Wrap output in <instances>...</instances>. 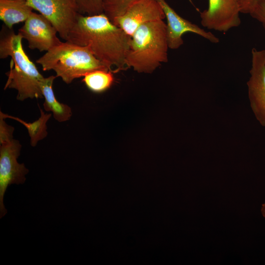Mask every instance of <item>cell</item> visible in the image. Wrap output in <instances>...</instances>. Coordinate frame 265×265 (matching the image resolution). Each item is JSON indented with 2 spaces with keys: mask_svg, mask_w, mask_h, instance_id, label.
I'll return each mask as SVG.
<instances>
[{
  "mask_svg": "<svg viewBox=\"0 0 265 265\" xmlns=\"http://www.w3.org/2000/svg\"><path fill=\"white\" fill-rule=\"evenodd\" d=\"M131 36L104 13L87 16L79 13L66 41L87 47L109 71L127 68L126 58Z\"/></svg>",
  "mask_w": 265,
  "mask_h": 265,
  "instance_id": "6da1fadb",
  "label": "cell"
},
{
  "mask_svg": "<svg viewBox=\"0 0 265 265\" xmlns=\"http://www.w3.org/2000/svg\"><path fill=\"white\" fill-rule=\"evenodd\" d=\"M22 39L19 33L12 30L0 38V58H11L10 70L5 73L8 78L4 89L16 90V98L21 101L43 98L41 83L44 77L25 52Z\"/></svg>",
  "mask_w": 265,
  "mask_h": 265,
  "instance_id": "7a4b0ae2",
  "label": "cell"
},
{
  "mask_svg": "<svg viewBox=\"0 0 265 265\" xmlns=\"http://www.w3.org/2000/svg\"><path fill=\"white\" fill-rule=\"evenodd\" d=\"M168 49L163 20L143 24L131 36L126 66L138 73H152L168 61Z\"/></svg>",
  "mask_w": 265,
  "mask_h": 265,
  "instance_id": "3957f363",
  "label": "cell"
},
{
  "mask_svg": "<svg viewBox=\"0 0 265 265\" xmlns=\"http://www.w3.org/2000/svg\"><path fill=\"white\" fill-rule=\"evenodd\" d=\"M36 62L43 71H54L56 77L67 84L95 70L109 71L87 47L68 41L61 42Z\"/></svg>",
  "mask_w": 265,
  "mask_h": 265,
  "instance_id": "277c9868",
  "label": "cell"
},
{
  "mask_svg": "<svg viewBox=\"0 0 265 265\" xmlns=\"http://www.w3.org/2000/svg\"><path fill=\"white\" fill-rule=\"evenodd\" d=\"M21 148L20 142L14 138L0 142V218L7 213L3 197L7 187L12 184H23L29 172L24 163H19L17 161Z\"/></svg>",
  "mask_w": 265,
  "mask_h": 265,
  "instance_id": "5b68a950",
  "label": "cell"
},
{
  "mask_svg": "<svg viewBox=\"0 0 265 265\" xmlns=\"http://www.w3.org/2000/svg\"><path fill=\"white\" fill-rule=\"evenodd\" d=\"M33 9L47 18L66 41L79 14L75 0H26Z\"/></svg>",
  "mask_w": 265,
  "mask_h": 265,
  "instance_id": "8992f818",
  "label": "cell"
},
{
  "mask_svg": "<svg viewBox=\"0 0 265 265\" xmlns=\"http://www.w3.org/2000/svg\"><path fill=\"white\" fill-rule=\"evenodd\" d=\"M208 7L200 12L202 25L209 29L227 32L239 26L241 13L238 0H208Z\"/></svg>",
  "mask_w": 265,
  "mask_h": 265,
  "instance_id": "52a82bcc",
  "label": "cell"
},
{
  "mask_svg": "<svg viewBox=\"0 0 265 265\" xmlns=\"http://www.w3.org/2000/svg\"><path fill=\"white\" fill-rule=\"evenodd\" d=\"M18 33L27 41L29 49L40 52H47L61 42L51 22L43 15L33 12L19 29Z\"/></svg>",
  "mask_w": 265,
  "mask_h": 265,
  "instance_id": "ba28073f",
  "label": "cell"
},
{
  "mask_svg": "<svg viewBox=\"0 0 265 265\" xmlns=\"http://www.w3.org/2000/svg\"><path fill=\"white\" fill-rule=\"evenodd\" d=\"M249 72L247 84L251 107L258 121L265 127V49H252Z\"/></svg>",
  "mask_w": 265,
  "mask_h": 265,
  "instance_id": "9c48e42d",
  "label": "cell"
},
{
  "mask_svg": "<svg viewBox=\"0 0 265 265\" xmlns=\"http://www.w3.org/2000/svg\"><path fill=\"white\" fill-rule=\"evenodd\" d=\"M162 7L166 19V31L169 49L176 50L183 44V35L192 32L213 43L219 42L218 37L210 31H207L198 25L180 16L165 0H156Z\"/></svg>",
  "mask_w": 265,
  "mask_h": 265,
  "instance_id": "30bf717a",
  "label": "cell"
},
{
  "mask_svg": "<svg viewBox=\"0 0 265 265\" xmlns=\"http://www.w3.org/2000/svg\"><path fill=\"white\" fill-rule=\"evenodd\" d=\"M164 18L163 9L156 0H140L112 22L131 36L143 24Z\"/></svg>",
  "mask_w": 265,
  "mask_h": 265,
  "instance_id": "8fae6325",
  "label": "cell"
},
{
  "mask_svg": "<svg viewBox=\"0 0 265 265\" xmlns=\"http://www.w3.org/2000/svg\"><path fill=\"white\" fill-rule=\"evenodd\" d=\"M56 76L44 78L41 83V90L45 101L43 107L45 111H51L53 117L58 122L69 120L72 115L71 108L66 104L59 102L56 99L53 85Z\"/></svg>",
  "mask_w": 265,
  "mask_h": 265,
  "instance_id": "7c38bea8",
  "label": "cell"
},
{
  "mask_svg": "<svg viewBox=\"0 0 265 265\" xmlns=\"http://www.w3.org/2000/svg\"><path fill=\"white\" fill-rule=\"evenodd\" d=\"M26 0H0V19L9 29L25 22L32 12Z\"/></svg>",
  "mask_w": 265,
  "mask_h": 265,
  "instance_id": "4fadbf2b",
  "label": "cell"
},
{
  "mask_svg": "<svg viewBox=\"0 0 265 265\" xmlns=\"http://www.w3.org/2000/svg\"><path fill=\"white\" fill-rule=\"evenodd\" d=\"M40 117L32 123L26 122L18 117L5 114L1 111L0 113L5 119H12L23 125L27 130L30 137V145L34 147L39 141L47 136L48 134L47 123L52 115L51 113H45L41 108H40Z\"/></svg>",
  "mask_w": 265,
  "mask_h": 265,
  "instance_id": "5bb4252c",
  "label": "cell"
},
{
  "mask_svg": "<svg viewBox=\"0 0 265 265\" xmlns=\"http://www.w3.org/2000/svg\"><path fill=\"white\" fill-rule=\"evenodd\" d=\"M110 71L98 70L87 74L82 81L87 88L95 93L103 92L112 85L114 77Z\"/></svg>",
  "mask_w": 265,
  "mask_h": 265,
  "instance_id": "9a60e30c",
  "label": "cell"
},
{
  "mask_svg": "<svg viewBox=\"0 0 265 265\" xmlns=\"http://www.w3.org/2000/svg\"><path fill=\"white\" fill-rule=\"evenodd\" d=\"M140 0H104V13L112 22L123 15L133 4Z\"/></svg>",
  "mask_w": 265,
  "mask_h": 265,
  "instance_id": "2e32d148",
  "label": "cell"
},
{
  "mask_svg": "<svg viewBox=\"0 0 265 265\" xmlns=\"http://www.w3.org/2000/svg\"><path fill=\"white\" fill-rule=\"evenodd\" d=\"M79 13L83 15H94L104 13V0H75Z\"/></svg>",
  "mask_w": 265,
  "mask_h": 265,
  "instance_id": "e0dca14e",
  "label": "cell"
},
{
  "mask_svg": "<svg viewBox=\"0 0 265 265\" xmlns=\"http://www.w3.org/2000/svg\"><path fill=\"white\" fill-rule=\"evenodd\" d=\"M249 14L261 24L265 31V0L257 3Z\"/></svg>",
  "mask_w": 265,
  "mask_h": 265,
  "instance_id": "ac0fdd59",
  "label": "cell"
},
{
  "mask_svg": "<svg viewBox=\"0 0 265 265\" xmlns=\"http://www.w3.org/2000/svg\"><path fill=\"white\" fill-rule=\"evenodd\" d=\"M4 119L2 114L0 113V142L13 138L14 128L8 125Z\"/></svg>",
  "mask_w": 265,
  "mask_h": 265,
  "instance_id": "d6986e66",
  "label": "cell"
},
{
  "mask_svg": "<svg viewBox=\"0 0 265 265\" xmlns=\"http://www.w3.org/2000/svg\"><path fill=\"white\" fill-rule=\"evenodd\" d=\"M265 0H238L241 13L248 14L258 2Z\"/></svg>",
  "mask_w": 265,
  "mask_h": 265,
  "instance_id": "ffe728a7",
  "label": "cell"
},
{
  "mask_svg": "<svg viewBox=\"0 0 265 265\" xmlns=\"http://www.w3.org/2000/svg\"><path fill=\"white\" fill-rule=\"evenodd\" d=\"M261 212L263 216L265 218V203L262 204L261 208Z\"/></svg>",
  "mask_w": 265,
  "mask_h": 265,
  "instance_id": "44dd1931",
  "label": "cell"
},
{
  "mask_svg": "<svg viewBox=\"0 0 265 265\" xmlns=\"http://www.w3.org/2000/svg\"><path fill=\"white\" fill-rule=\"evenodd\" d=\"M189 0L190 1V2L191 3H192V1H191V0Z\"/></svg>",
  "mask_w": 265,
  "mask_h": 265,
  "instance_id": "7402d4cb",
  "label": "cell"
}]
</instances>
